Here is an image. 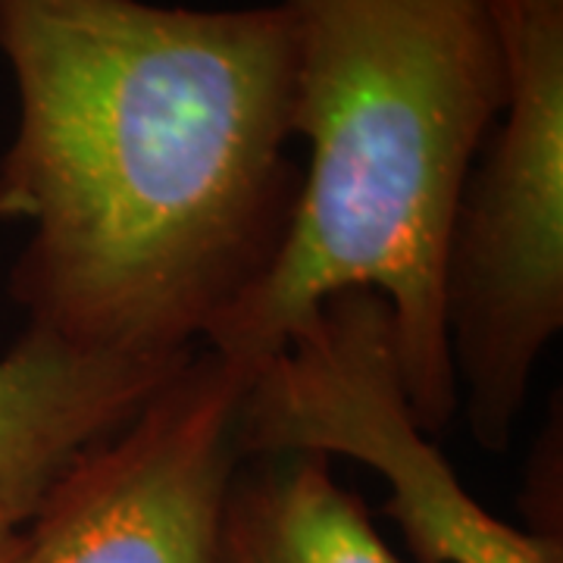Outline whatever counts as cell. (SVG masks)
<instances>
[{
  "label": "cell",
  "instance_id": "3",
  "mask_svg": "<svg viewBox=\"0 0 563 563\" xmlns=\"http://www.w3.org/2000/svg\"><path fill=\"white\" fill-rule=\"evenodd\" d=\"M507 103L466 176L444 251V339L473 439L510 448L563 329V0H492Z\"/></svg>",
  "mask_w": 563,
  "mask_h": 563
},
{
  "label": "cell",
  "instance_id": "8",
  "mask_svg": "<svg viewBox=\"0 0 563 563\" xmlns=\"http://www.w3.org/2000/svg\"><path fill=\"white\" fill-rule=\"evenodd\" d=\"M22 551V529L0 526V563H16Z\"/></svg>",
  "mask_w": 563,
  "mask_h": 563
},
{
  "label": "cell",
  "instance_id": "2",
  "mask_svg": "<svg viewBox=\"0 0 563 563\" xmlns=\"http://www.w3.org/2000/svg\"><path fill=\"white\" fill-rule=\"evenodd\" d=\"M295 38L291 135L310 144L266 279L203 342L273 361L332 295L376 291L413 420L439 439L461 407L442 276L466 176L507 103L492 0H282Z\"/></svg>",
  "mask_w": 563,
  "mask_h": 563
},
{
  "label": "cell",
  "instance_id": "7",
  "mask_svg": "<svg viewBox=\"0 0 563 563\" xmlns=\"http://www.w3.org/2000/svg\"><path fill=\"white\" fill-rule=\"evenodd\" d=\"M217 563H401L329 457H244L222 504Z\"/></svg>",
  "mask_w": 563,
  "mask_h": 563
},
{
  "label": "cell",
  "instance_id": "6",
  "mask_svg": "<svg viewBox=\"0 0 563 563\" xmlns=\"http://www.w3.org/2000/svg\"><path fill=\"white\" fill-rule=\"evenodd\" d=\"M22 217L0 191V220ZM188 357L91 354L38 329L0 357V526L29 523L76 463L151 401Z\"/></svg>",
  "mask_w": 563,
  "mask_h": 563
},
{
  "label": "cell",
  "instance_id": "5",
  "mask_svg": "<svg viewBox=\"0 0 563 563\" xmlns=\"http://www.w3.org/2000/svg\"><path fill=\"white\" fill-rule=\"evenodd\" d=\"M247 369L198 347L22 526L16 563H217Z\"/></svg>",
  "mask_w": 563,
  "mask_h": 563
},
{
  "label": "cell",
  "instance_id": "4",
  "mask_svg": "<svg viewBox=\"0 0 563 563\" xmlns=\"http://www.w3.org/2000/svg\"><path fill=\"white\" fill-rule=\"evenodd\" d=\"M239 444L242 457L366 463L388 483L385 514L417 563H563L561 532H523L492 517L413 420L376 291L332 295L247 376Z\"/></svg>",
  "mask_w": 563,
  "mask_h": 563
},
{
  "label": "cell",
  "instance_id": "1",
  "mask_svg": "<svg viewBox=\"0 0 563 563\" xmlns=\"http://www.w3.org/2000/svg\"><path fill=\"white\" fill-rule=\"evenodd\" d=\"M20 125L0 163L35 232L10 291L91 354L188 357L266 279L301 179L288 10L0 0Z\"/></svg>",
  "mask_w": 563,
  "mask_h": 563
}]
</instances>
